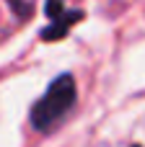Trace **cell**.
Masks as SVG:
<instances>
[{
  "instance_id": "obj_3",
  "label": "cell",
  "mask_w": 145,
  "mask_h": 147,
  "mask_svg": "<svg viewBox=\"0 0 145 147\" xmlns=\"http://www.w3.org/2000/svg\"><path fill=\"white\" fill-rule=\"evenodd\" d=\"M8 3L16 8V13H18L21 18H26V16L31 13V5H29V3H23V0H8Z\"/></svg>"
},
{
  "instance_id": "obj_4",
  "label": "cell",
  "mask_w": 145,
  "mask_h": 147,
  "mask_svg": "<svg viewBox=\"0 0 145 147\" xmlns=\"http://www.w3.org/2000/svg\"><path fill=\"white\" fill-rule=\"evenodd\" d=\"M132 147H140V145H132Z\"/></svg>"
},
{
  "instance_id": "obj_2",
  "label": "cell",
  "mask_w": 145,
  "mask_h": 147,
  "mask_svg": "<svg viewBox=\"0 0 145 147\" xmlns=\"http://www.w3.org/2000/svg\"><path fill=\"white\" fill-rule=\"evenodd\" d=\"M47 16H49V26L42 28V41H57V39H62L78 21L86 18L83 10L65 8L62 0H47Z\"/></svg>"
},
{
  "instance_id": "obj_1",
  "label": "cell",
  "mask_w": 145,
  "mask_h": 147,
  "mask_svg": "<svg viewBox=\"0 0 145 147\" xmlns=\"http://www.w3.org/2000/svg\"><path fill=\"white\" fill-rule=\"evenodd\" d=\"M73 106H75V80L70 72H62L49 83L44 96L31 106V127L39 132H52Z\"/></svg>"
}]
</instances>
